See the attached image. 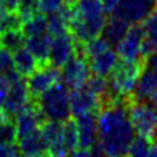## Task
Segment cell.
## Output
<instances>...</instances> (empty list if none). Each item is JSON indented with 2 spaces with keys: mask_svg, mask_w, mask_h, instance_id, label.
I'll return each mask as SVG.
<instances>
[{
  "mask_svg": "<svg viewBox=\"0 0 157 157\" xmlns=\"http://www.w3.org/2000/svg\"><path fill=\"white\" fill-rule=\"evenodd\" d=\"M128 100L106 103L98 113V142L106 157H127L135 138L128 114Z\"/></svg>",
  "mask_w": 157,
  "mask_h": 157,
  "instance_id": "6da1fadb",
  "label": "cell"
},
{
  "mask_svg": "<svg viewBox=\"0 0 157 157\" xmlns=\"http://www.w3.org/2000/svg\"><path fill=\"white\" fill-rule=\"evenodd\" d=\"M144 68L145 60L143 59L135 61L118 59L114 69L108 75L110 101L131 99Z\"/></svg>",
  "mask_w": 157,
  "mask_h": 157,
  "instance_id": "7a4b0ae2",
  "label": "cell"
},
{
  "mask_svg": "<svg viewBox=\"0 0 157 157\" xmlns=\"http://www.w3.org/2000/svg\"><path fill=\"white\" fill-rule=\"evenodd\" d=\"M36 101L47 120L61 123L70 120V92L65 83L57 82L36 99Z\"/></svg>",
  "mask_w": 157,
  "mask_h": 157,
  "instance_id": "3957f363",
  "label": "cell"
},
{
  "mask_svg": "<svg viewBox=\"0 0 157 157\" xmlns=\"http://www.w3.org/2000/svg\"><path fill=\"white\" fill-rule=\"evenodd\" d=\"M128 114L132 122L134 130L138 135L155 139L157 130V108L147 101H139L131 98L127 101Z\"/></svg>",
  "mask_w": 157,
  "mask_h": 157,
  "instance_id": "277c9868",
  "label": "cell"
},
{
  "mask_svg": "<svg viewBox=\"0 0 157 157\" xmlns=\"http://www.w3.org/2000/svg\"><path fill=\"white\" fill-rule=\"evenodd\" d=\"M57 82H61V69L56 68L52 64L38 68L26 79L27 88L31 99H39L42 95L51 88Z\"/></svg>",
  "mask_w": 157,
  "mask_h": 157,
  "instance_id": "5b68a950",
  "label": "cell"
},
{
  "mask_svg": "<svg viewBox=\"0 0 157 157\" xmlns=\"http://www.w3.org/2000/svg\"><path fill=\"white\" fill-rule=\"evenodd\" d=\"M91 75L88 59L85 56H73L61 68V82L69 90L82 87Z\"/></svg>",
  "mask_w": 157,
  "mask_h": 157,
  "instance_id": "8992f818",
  "label": "cell"
},
{
  "mask_svg": "<svg viewBox=\"0 0 157 157\" xmlns=\"http://www.w3.org/2000/svg\"><path fill=\"white\" fill-rule=\"evenodd\" d=\"M157 7V0H120L113 14L128 21L130 24L143 22Z\"/></svg>",
  "mask_w": 157,
  "mask_h": 157,
  "instance_id": "52a82bcc",
  "label": "cell"
},
{
  "mask_svg": "<svg viewBox=\"0 0 157 157\" xmlns=\"http://www.w3.org/2000/svg\"><path fill=\"white\" fill-rule=\"evenodd\" d=\"M144 36H145V30L142 22L131 24L126 36L116 47V51L118 53L120 59L130 60V61L142 60V57H140V47H142Z\"/></svg>",
  "mask_w": 157,
  "mask_h": 157,
  "instance_id": "ba28073f",
  "label": "cell"
},
{
  "mask_svg": "<svg viewBox=\"0 0 157 157\" xmlns=\"http://www.w3.org/2000/svg\"><path fill=\"white\" fill-rule=\"evenodd\" d=\"M75 56V39L70 33L53 36L51 51H49V63L56 68H63L68 61Z\"/></svg>",
  "mask_w": 157,
  "mask_h": 157,
  "instance_id": "9c48e42d",
  "label": "cell"
},
{
  "mask_svg": "<svg viewBox=\"0 0 157 157\" xmlns=\"http://www.w3.org/2000/svg\"><path fill=\"white\" fill-rule=\"evenodd\" d=\"M70 110L73 117L100 110V99L85 86L70 91Z\"/></svg>",
  "mask_w": 157,
  "mask_h": 157,
  "instance_id": "30bf717a",
  "label": "cell"
},
{
  "mask_svg": "<svg viewBox=\"0 0 157 157\" xmlns=\"http://www.w3.org/2000/svg\"><path fill=\"white\" fill-rule=\"evenodd\" d=\"M31 100L30 94H29V88H27V83L24 78H21L20 81L14 82L10 85V90L9 94L7 96V100L3 105V108L5 110L10 118L16 117V114L18 112L29 104V101Z\"/></svg>",
  "mask_w": 157,
  "mask_h": 157,
  "instance_id": "8fae6325",
  "label": "cell"
},
{
  "mask_svg": "<svg viewBox=\"0 0 157 157\" xmlns=\"http://www.w3.org/2000/svg\"><path fill=\"white\" fill-rule=\"evenodd\" d=\"M98 113L99 112H90L75 118L79 134V148L91 149L98 142Z\"/></svg>",
  "mask_w": 157,
  "mask_h": 157,
  "instance_id": "7c38bea8",
  "label": "cell"
},
{
  "mask_svg": "<svg viewBox=\"0 0 157 157\" xmlns=\"http://www.w3.org/2000/svg\"><path fill=\"white\" fill-rule=\"evenodd\" d=\"M52 39L53 36L49 33L26 38L25 47L35 56V59L39 63V68L51 64L49 63V51H51Z\"/></svg>",
  "mask_w": 157,
  "mask_h": 157,
  "instance_id": "4fadbf2b",
  "label": "cell"
},
{
  "mask_svg": "<svg viewBox=\"0 0 157 157\" xmlns=\"http://www.w3.org/2000/svg\"><path fill=\"white\" fill-rule=\"evenodd\" d=\"M131 24L116 14H112L106 20V24L103 29L101 36L110 44V47H117L126 36Z\"/></svg>",
  "mask_w": 157,
  "mask_h": 157,
  "instance_id": "5bb4252c",
  "label": "cell"
},
{
  "mask_svg": "<svg viewBox=\"0 0 157 157\" xmlns=\"http://www.w3.org/2000/svg\"><path fill=\"white\" fill-rule=\"evenodd\" d=\"M142 24L145 30V36L140 47V57L147 60L149 56L157 52V7Z\"/></svg>",
  "mask_w": 157,
  "mask_h": 157,
  "instance_id": "9a60e30c",
  "label": "cell"
},
{
  "mask_svg": "<svg viewBox=\"0 0 157 157\" xmlns=\"http://www.w3.org/2000/svg\"><path fill=\"white\" fill-rule=\"evenodd\" d=\"M18 148L24 157H38L48 152L47 143L42 135L40 128L18 139Z\"/></svg>",
  "mask_w": 157,
  "mask_h": 157,
  "instance_id": "2e32d148",
  "label": "cell"
},
{
  "mask_svg": "<svg viewBox=\"0 0 157 157\" xmlns=\"http://www.w3.org/2000/svg\"><path fill=\"white\" fill-rule=\"evenodd\" d=\"M118 59H120V56L117 53V51H114V49H112V48H108L106 51L94 56L91 59H88L91 73L92 74H96V75L108 77L112 73V70L114 69Z\"/></svg>",
  "mask_w": 157,
  "mask_h": 157,
  "instance_id": "e0dca14e",
  "label": "cell"
},
{
  "mask_svg": "<svg viewBox=\"0 0 157 157\" xmlns=\"http://www.w3.org/2000/svg\"><path fill=\"white\" fill-rule=\"evenodd\" d=\"M14 68L22 77H29L39 68V63L26 47H21L13 52Z\"/></svg>",
  "mask_w": 157,
  "mask_h": 157,
  "instance_id": "ac0fdd59",
  "label": "cell"
},
{
  "mask_svg": "<svg viewBox=\"0 0 157 157\" xmlns=\"http://www.w3.org/2000/svg\"><path fill=\"white\" fill-rule=\"evenodd\" d=\"M22 31L26 35V38L29 36H35L40 35L44 33H48V18L47 14L43 12H39L35 16H33L29 20L24 21L22 25Z\"/></svg>",
  "mask_w": 157,
  "mask_h": 157,
  "instance_id": "d6986e66",
  "label": "cell"
},
{
  "mask_svg": "<svg viewBox=\"0 0 157 157\" xmlns=\"http://www.w3.org/2000/svg\"><path fill=\"white\" fill-rule=\"evenodd\" d=\"M83 86H85L87 90H90L92 94L96 95V96L100 99V103H101L103 99H105L109 95V81L106 77L96 75V74L90 75L87 82Z\"/></svg>",
  "mask_w": 157,
  "mask_h": 157,
  "instance_id": "ffe728a7",
  "label": "cell"
},
{
  "mask_svg": "<svg viewBox=\"0 0 157 157\" xmlns=\"http://www.w3.org/2000/svg\"><path fill=\"white\" fill-rule=\"evenodd\" d=\"M77 7L79 10V14L85 20L96 18L99 16L105 14L100 0H78Z\"/></svg>",
  "mask_w": 157,
  "mask_h": 157,
  "instance_id": "44dd1931",
  "label": "cell"
},
{
  "mask_svg": "<svg viewBox=\"0 0 157 157\" xmlns=\"http://www.w3.org/2000/svg\"><path fill=\"white\" fill-rule=\"evenodd\" d=\"M64 126V143L69 152H73L74 149L79 147V134H78L77 122L73 120H68L63 123Z\"/></svg>",
  "mask_w": 157,
  "mask_h": 157,
  "instance_id": "7402d4cb",
  "label": "cell"
},
{
  "mask_svg": "<svg viewBox=\"0 0 157 157\" xmlns=\"http://www.w3.org/2000/svg\"><path fill=\"white\" fill-rule=\"evenodd\" d=\"M2 42H3V47L14 52V51H17L18 48L25 47L26 35L24 34L22 30L7 31V33H3L2 34Z\"/></svg>",
  "mask_w": 157,
  "mask_h": 157,
  "instance_id": "603a6c76",
  "label": "cell"
},
{
  "mask_svg": "<svg viewBox=\"0 0 157 157\" xmlns=\"http://www.w3.org/2000/svg\"><path fill=\"white\" fill-rule=\"evenodd\" d=\"M151 145H152V139L136 135L130 145L127 157H148Z\"/></svg>",
  "mask_w": 157,
  "mask_h": 157,
  "instance_id": "cb8c5ba5",
  "label": "cell"
},
{
  "mask_svg": "<svg viewBox=\"0 0 157 157\" xmlns=\"http://www.w3.org/2000/svg\"><path fill=\"white\" fill-rule=\"evenodd\" d=\"M17 139V127H16V123L12 121V118L0 122V145L14 144Z\"/></svg>",
  "mask_w": 157,
  "mask_h": 157,
  "instance_id": "d4e9b609",
  "label": "cell"
},
{
  "mask_svg": "<svg viewBox=\"0 0 157 157\" xmlns=\"http://www.w3.org/2000/svg\"><path fill=\"white\" fill-rule=\"evenodd\" d=\"M47 18H48V33L52 36L63 35L65 33L69 31L68 24H66L65 20L61 17L59 10H56V12H53L51 14H47Z\"/></svg>",
  "mask_w": 157,
  "mask_h": 157,
  "instance_id": "484cf974",
  "label": "cell"
},
{
  "mask_svg": "<svg viewBox=\"0 0 157 157\" xmlns=\"http://www.w3.org/2000/svg\"><path fill=\"white\" fill-rule=\"evenodd\" d=\"M108 48H110V44L103 36H96L85 43V55L87 59H91L94 56L106 51Z\"/></svg>",
  "mask_w": 157,
  "mask_h": 157,
  "instance_id": "4316f807",
  "label": "cell"
},
{
  "mask_svg": "<svg viewBox=\"0 0 157 157\" xmlns=\"http://www.w3.org/2000/svg\"><path fill=\"white\" fill-rule=\"evenodd\" d=\"M22 25H24V20L17 10L16 12H7V14L0 22V33L3 34V33L12 30H22Z\"/></svg>",
  "mask_w": 157,
  "mask_h": 157,
  "instance_id": "83f0119b",
  "label": "cell"
},
{
  "mask_svg": "<svg viewBox=\"0 0 157 157\" xmlns=\"http://www.w3.org/2000/svg\"><path fill=\"white\" fill-rule=\"evenodd\" d=\"M17 12L22 17V20L26 21L33 16H35L36 13L40 12V4L39 0H20L18 9Z\"/></svg>",
  "mask_w": 157,
  "mask_h": 157,
  "instance_id": "f1b7e54d",
  "label": "cell"
},
{
  "mask_svg": "<svg viewBox=\"0 0 157 157\" xmlns=\"http://www.w3.org/2000/svg\"><path fill=\"white\" fill-rule=\"evenodd\" d=\"M13 69H16L13 52L9 51L8 48L2 47L0 48V74H5Z\"/></svg>",
  "mask_w": 157,
  "mask_h": 157,
  "instance_id": "f546056e",
  "label": "cell"
},
{
  "mask_svg": "<svg viewBox=\"0 0 157 157\" xmlns=\"http://www.w3.org/2000/svg\"><path fill=\"white\" fill-rule=\"evenodd\" d=\"M64 2L65 0H39L40 12L46 13V14H51L60 9V7L64 4Z\"/></svg>",
  "mask_w": 157,
  "mask_h": 157,
  "instance_id": "4dcf8cb0",
  "label": "cell"
},
{
  "mask_svg": "<svg viewBox=\"0 0 157 157\" xmlns=\"http://www.w3.org/2000/svg\"><path fill=\"white\" fill-rule=\"evenodd\" d=\"M10 90V82L5 74H0V106H3Z\"/></svg>",
  "mask_w": 157,
  "mask_h": 157,
  "instance_id": "1f68e13d",
  "label": "cell"
},
{
  "mask_svg": "<svg viewBox=\"0 0 157 157\" xmlns=\"http://www.w3.org/2000/svg\"><path fill=\"white\" fill-rule=\"evenodd\" d=\"M0 157H22L20 148L14 144L0 145Z\"/></svg>",
  "mask_w": 157,
  "mask_h": 157,
  "instance_id": "d6a6232c",
  "label": "cell"
},
{
  "mask_svg": "<svg viewBox=\"0 0 157 157\" xmlns=\"http://www.w3.org/2000/svg\"><path fill=\"white\" fill-rule=\"evenodd\" d=\"M101 2V5H103V9L106 16H112L114 12L117 7L120 4V0H100Z\"/></svg>",
  "mask_w": 157,
  "mask_h": 157,
  "instance_id": "836d02e7",
  "label": "cell"
},
{
  "mask_svg": "<svg viewBox=\"0 0 157 157\" xmlns=\"http://www.w3.org/2000/svg\"><path fill=\"white\" fill-rule=\"evenodd\" d=\"M20 0H3L2 5L8 10V12H16L18 9Z\"/></svg>",
  "mask_w": 157,
  "mask_h": 157,
  "instance_id": "e575fe53",
  "label": "cell"
},
{
  "mask_svg": "<svg viewBox=\"0 0 157 157\" xmlns=\"http://www.w3.org/2000/svg\"><path fill=\"white\" fill-rule=\"evenodd\" d=\"M69 157H94V155L91 152V149L79 148V149H74L73 152H70Z\"/></svg>",
  "mask_w": 157,
  "mask_h": 157,
  "instance_id": "d590c367",
  "label": "cell"
},
{
  "mask_svg": "<svg viewBox=\"0 0 157 157\" xmlns=\"http://www.w3.org/2000/svg\"><path fill=\"white\" fill-rule=\"evenodd\" d=\"M148 157H157V142L152 143V145H151V149H149Z\"/></svg>",
  "mask_w": 157,
  "mask_h": 157,
  "instance_id": "8d00e7d4",
  "label": "cell"
},
{
  "mask_svg": "<svg viewBox=\"0 0 157 157\" xmlns=\"http://www.w3.org/2000/svg\"><path fill=\"white\" fill-rule=\"evenodd\" d=\"M7 12H8V10H7V9H5V8L3 7V5H2V4H0V22H2V20L4 18V16H5V14H7Z\"/></svg>",
  "mask_w": 157,
  "mask_h": 157,
  "instance_id": "74e56055",
  "label": "cell"
},
{
  "mask_svg": "<svg viewBox=\"0 0 157 157\" xmlns=\"http://www.w3.org/2000/svg\"><path fill=\"white\" fill-rule=\"evenodd\" d=\"M38 157H52V156L46 152V153H43V155H40V156H38Z\"/></svg>",
  "mask_w": 157,
  "mask_h": 157,
  "instance_id": "f35d334b",
  "label": "cell"
},
{
  "mask_svg": "<svg viewBox=\"0 0 157 157\" xmlns=\"http://www.w3.org/2000/svg\"><path fill=\"white\" fill-rule=\"evenodd\" d=\"M65 2H68V3H77L78 0H65Z\"/></svg>",
  "mask_w": 157,
  "mask_h": 157,
  "instance_id": "ab89813d",
  "label": "cell"
},
{
  "mask_svg": "<svg viewBox=\"0 0 157 157\" xmlns=\"http://www.w3.org/2000/svg\"><path fill=\"white\" fill-rule=\"evenodd\" d=\"M3 47V42H2V33H0V48Z\"/></svg>",
  "mask_w": 157,
  "mask_h": 157,
  "instance_id": "60d3db41",
  "label": "cell"
},
{
  "mask_svg": "<svg viewBox=\"0 0 157 157\" xmlns=\"http://www.w3.org/2000/svg\"><path fill=\"white\" fill-rule=\"evenodd\" d=\"M155 139H156V142H157V130H156V132H155Z\"/></svg>",
  "mask_w": 157,
  "mask_h": 157,
  "instance_id": "b9f144b4",
  "label": "cell"
},
{
  "mask_svg": "<svg viewBox=\"0 0 157 157\" xmlns=\"http://www.w3.org/2000/svg\"><path fill=\"white\" fill-rule=\"evenodd\" d=\"M2 3H3V0H0V4H2Z\"/></svg>",
  "mask_w": 157,
  "mask_h": 157,
  "instance_id": "7bdbcfd3",
  "label": "cell"
}]
</instances>
